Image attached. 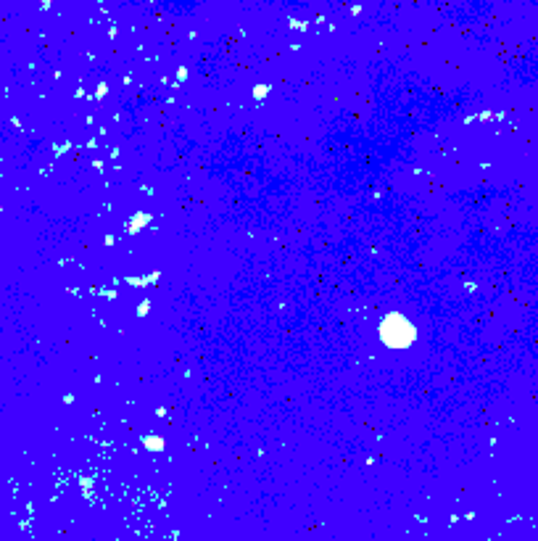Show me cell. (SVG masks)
Wrapping results in <instances>:
<instances>
[{"mask_svg": "<svg viewBox=\"0 0 538 541\" xmlns=\"http://www.w3.org/2000/svg\"><path fill=\"white\" fill-rule=\"evenodd\" d=\"M380 341L388 349H409L417 341V328L399 312H391L380 322Z\"/></svg>", "mask_w": 538, "mask_h": 541, "instance_id": "6da1fadb", "label": "cell"}, {"mask_svg": "<svg viewBox=\"0 0 538 541\" xmlns=\"http://www.w3.org/2000/svg\"><path fill=\"white\" fill-rule=\"evenodd\" d=\"M148 222H151V214H148V211H138L127 222V232H129V235H135V232H140V227H145Z\"/></svg>", "mask_w": 538, "mask_h": 541, "instance_id": "7a4b0ae2", "label": "cell"}, {"mask_svg": "<svg viewBox=\"0 0 538 541\" xmlns=\"http://www.w3.org/2000/svg\"><path fill=\"white\" fill-rule=\"evenodd\" d=\"M142 446H145L148 452H164V438L156 436V433H151V436H145V438H142Z\"/></svg>", "mask_w": 538, "mask_h": 541, "instance_id": "3957f363", "label": "cell"}, {"mask_svg": "<svg viewBox=\"0 0 538 541\" xmlns=\"http://www.w3.org/2000/svg\"><path fill=\"white\" fill-rule=\"evenodd\" d=\"M156 280H159V272H153V275H148V277H127V283L140 288V285H151V283H156Z\"/></svg>", "mask_w": 538, "mask_h": 541, "instance_id": "277c9868", "label": "cell"}, {"mask_svg": "<svg viewBox=\"0 0 538 541\" xmlns=\"http://www.w3.org/2000/svg\"><path fill=\"white\" fill-rule=\"evenodd\" d=\"M148 312H151V301L145 298V301H140V304H138V317H145Z\"/></svg>", "mask_w": 538, "mask_h": 541, "instance_id": "5b68a950", "label": "cell"}, {"mask_svg": "<svg viewBox=\"0 0 538 541\" xmlns=\"http://www.w3.org/2000/svg\"><path fill=\"white\" fill-rule=\"evenodd\" d=\"M267 93H269V87H267V84H259V87L254 90V98H259V101H261V98L267 95Z\"/></svg>", "mask_w": 538, "mask_h": 541, "instance_id": "8992f818", "label": "cell"}]
</instances>
